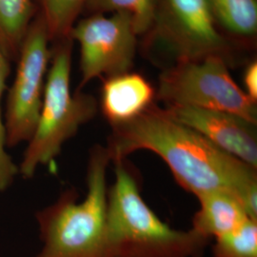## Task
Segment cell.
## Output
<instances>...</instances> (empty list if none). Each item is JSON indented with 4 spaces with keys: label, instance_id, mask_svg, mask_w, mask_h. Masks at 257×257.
I'll list each match as a JSON object with an SVG mask.
<instances>
[{
    "label": "cell",
    "instance_id": "cell-1",
    "mask_svg": "<svg viewBox=\"0 0 257 257\" xmlns=\"http://www.w3.org/2000/svg\"><path fill=\"white\" fill-rule=\"evenodd\" d=\"M106 150L110 161L146 150L160 156L176 182L195 196L211 191L233 194L257 220L256 168L212 144L166 110L151 106L137 118L111 125Z\"/></svg>",
    "mask_w": 257,
    "mask_h": 257
},
{
    "label": "cell",
    "instance_id": "cell-2",
    "mask_svg": "<svg viewBox=\"0 0 257 257\" xmlns=\"http://www.w3.org/2000/svg\"><path fill=\"white\" fill-rule=\"evenodd\" d=\"M114 163L108 190L106 257H200L211 239L193 228L173 229L161 220L139 190L126 159Z\"/></svg>",
    "mask_w": 257,
    "mask_h": 257
},
{
    "label": "cell",
    "instance_id": "cell-3",
    "mask_svg": "<svg viewBox=\"0 0 257 257\" xmlns=\"http://www.w3.org/2000/svg\"><path fill=\"white\" fill-rule=\"evenodd\" d=\"M110 156L106 147L93 146L87 167V195L77 202L74 189L37 214L43 248L35 257H106Z\"/></svg>",
    "mask_w": 257,
    "mask_h": 257
},
{
    "label": "cell",
    "instance_id": "cell-4",
    "mask_svg": "<svg viewBox=\"0 0 257 257\" xmlns=\"http://www.w3.org/2000/svg\"><path fill=\"white\" fill-rule=\"evenodd\" d=\"M47 74L43 101L37 128L21 161L19 171L31 178L39 165H48L61 152L65 142L97 112L90 94L71 91L72 50L68 40L56 49Z\"/></svg>",
    "mask_w": 257,
    "mask_h": 257
},
{
    "label": "cell",
    "instance_id": "cell-5",
    "mask_svg": "<svg viewBox=\"0 0 257 257\" xmlns=\"http://www.w3.org/2000/svg\"><path fill=\"white\" fill-rule=\"evenodd\" d=\"M158 97L168 106L226 111L256 124V102L235 83L217 55L182 60L167 70L160 76Z\"/></svg>",
    "mask_w": 257,
    "mask_h": 257
},
{
    "label": "cell",
    "instance_id": "cell-6",
    "mask_svg": "<svg viewBox=\"0 0 257 257\" xmlns=\"http://www.w3.org/2000/svg\"><path fill=\"white\" fill-rule=\"evenodd\" d=\"M46 26L37 15L19 51L17 74L7 95L4 117L7 147L30 141L37 128L52 58Z\"/></svg>",
    "mask_w": 257,
    "mask_h": 257
},
{
    "label": "cell",
    "instance_id": "cell-7",
    "mask_svg": "<svg viewBox=\"0 0 257 257\" xmlns=\"http://www.w3.org/2000/svg\"><path fill=\"white\" fill-rule=\"evenodd\" d=\"M137 36L133 19L125 13L94 14L75 23L69 37L80 47V87L98 77L130 72Z\"/></svg>",
    "mask_w": 257,
    "mask_h": 257
},
{
    "label": "cell",
    "instance_id": "cell-8",
    "mask_svg": "<svg viewBox=\"0 0 257 257\" xmlns=\"http://www.w3.org/2000/svg\"><path fill=\"white\" fill-rule=\"evenodd\" d=\"M160 24L183 60L215 55L224 46L208 0H164Z\"/></svg>",
    "mask_w": 257,
    "mask_h": 257
},
{
    "label": "cell",
    "instance_id": "cell-9",
    "mask_svg": "<svg viewBox=\"0 0 257 257\" xmlns=\"http://www.w3.org/2000/svg\"><path fill=\"white\" fill-rule=\"evenodd\" d=\"M167 112L229 155L257 169L256 124L220 110L168 106Z\"/></svg>",
    "mask_w": 257,
    "mask_h": 257
},
{
    "label": "cell",
    "instance_id": "cell-10",
    "mask_svg": "<svg viewBox=\"0 0 257 257\" xmlns=\"http://www.w3.org/2000/svg\"><path fill=\"white\" fill-rule=\"evenodd\" d=\"M156 92L145 77L135 73L106 78L101 91V110L111 125L137 118L151 106Z\"/></svg>",
    "mask_w": 257,
    "mask_h": 257
},
{
    "label": "cell",
    "instance_id": "cell-11",
    "mask_svg": "<svg viewBox=\"0 0 257 257\" xmlns=\"http://www.w3.org/2000/svg\"><path fill=\"white\" fill-rule=\"evenodd\" d=\"M196 197L200 208L193 216L192 228L208 238H217L252 219L238 199L226 191H211Z\"/></svg>",
    "mask_w": 257,
    "mask_h": 257
},
{
    "label": "cell",
    "instance_id": "cell-12",
    "mask_svg": "<svg viewBox=\"0 0 257 257\" xmlns=\"http://www.w3.org/2000/svg\"><path fill=\"white\" fill-rule=\"evenodd\" d=\"M37 12L34 0H0V49L11 62L17 61Z\"/></svg>",
    "mask_w": 257,
    "mask_h": 257
},
{
    "label": "cell",
    "instance_id": "cell-13",
    "mask_svg": "<svg viewBox=\"0 0 257 257\" xmlns=\"http://www.w3.org/2000/svg\"><path fill=\"white\" fill-rule=\"evenodd\" d=\"M212 16L224 27L241 36L257 31L256 0H208Z\"/></svg>",
    "mask_w": 257,
    "mask_h": 257
},
{
    "label": "cell",
    "instance_id": "cell-14",
    "mask_svg": "<svg viewBox=\"0 0 257 257\" xmlns=\"http://www.w3.org/2000/svg\"><path fill=\"white\" fill-rule=\"evenodd\" d=\"M39 2L38 15L43 20L50 40H52L69 37L87 0H39Z\"/></svg>",
    "mask_w": 257,
    "mask_h": 257
},
{
    "label": "cell",
    "instance_id": "cell-15",
    "mask_svg": "<svg viewBox=\"0 0 257 257\" xmlns=\"http://www.w3.org/2000/svg\"><path fill=\"white\" fill-rule=\"evenodd\" d=\"M85 8L95 14H127L133 19L138 35L149 30L156 17V0H87Z\"/></svg>",
    "mask_w": 257,
    "mask_h": 257
},
{
    "label": "cell",
    "instance_id": "cell-16",
    "mask_svg": "<svg viewBox=\"0 0 257 257\" xmlns=\"http://www.w3.org/2000/svg\"><path fill=\"white\" fill-rule=\"evenodd\" d=\"M212 251L214 257H257V220L248 219L215 238Z\"/></svg>",
    "mask_w": 257,
    "mask_h": 257
},
{
    "label": "cell",
    "instance_id": "cell-17",
    "mask_svg": "<svg viewBox=\"0 0 257 257\" xmlns=\"http://www.w3.org/2000/svg\"><path fill=\"white\" fill-rule=\"evenodd\" d=\"M10 61L0 49V192L5 191L13 182L14 177L17 175L19 169L14 164L12 158L8 156L6 147L5 126L2 117V98L7 88V79L9 77Z\"/></svg>",
    "mask_w": 257,
    "mask_h": 257
},
{
    "label": "cell",
    "instance_id": "cell-18",
    "mask_svg": "<svg viewBox=\"0 0 257 257\" xmlns=\"http://www.w3.org/2000/svg\"><path fill=\"white\" fill-rule=\"evenodd\" d=\"M245 92L252 101L257 100V63L252 62L248 65L244 74Z\"/></svg>",
    "mask_w": 257,
    "mask_h": 257
}]
</instances>
